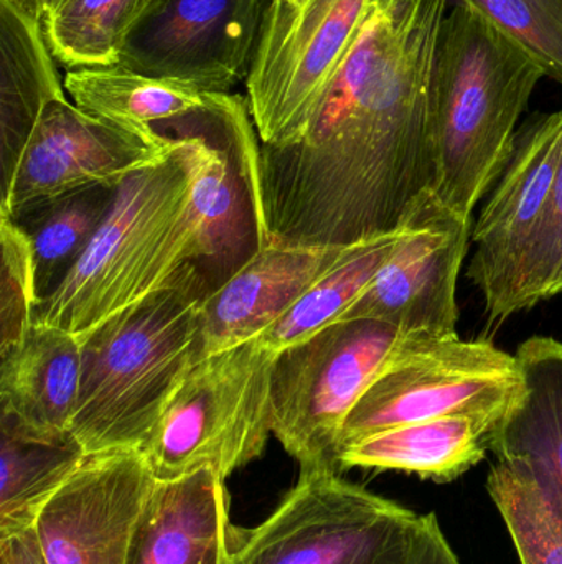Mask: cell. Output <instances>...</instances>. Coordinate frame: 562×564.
Wrapping results in <instances>:
<instances>
[{"label": "cell", "instance_id": "2", "mask_svg": "<svg viewBox=\"0 0 562 564\" xmlns=\"http://www.w3.org/2000/svg\"><path fill=\"white\" fill-rule=\"evenodd\" d=\"M152 128L170 139V151L119 185L88 250L40 299L33 324L85 337L197 261V230L188 205L207 144L181 115Z\"/></svg>", "mask_w": 562, "mask_h": 564}, {"label": "cell", "instance_id": "35", "mask_svg": "<svg viewBox=\"0 0 562 564\" xmlns=\"http://www.w3.org/2000/svg\"><path fill=\"white\" fill-rule=\"evenodd\" d=\"M63 0H49V10H48V13L52 12V10H55L56 7L59 6V3H62ZM48 13H46V15H48Z\"/></svg>", "mask_w": 562, "mask_h": 564}, {"label": "cell", "instance_id": "9", "mask_svg": "<svg viewBox=\"0 0 562 564\" xmlns=\"http://www.w3.org/2000/svg\"><path fill=\"white\" fill-rule=\"evenodd\" d=\"M181 118L207 144L188 212L197 230L195 267L211 294L271 245L261 191V141L243 95H205Z\"/></svg>", "mask_w": 562, "mask_h": 564}, {"label": "cell", "instance_id": "32", "mask_svg": "<svg viewBox=\"0 0 562 564\" xmlns=\"http://www.w3.org/2000/svg\"><path fill=\"white\" fill-rule=\"evenodd\" d=\"M0 564H46L35 529L0 542Z\"/></svg>", "mask_w": 562, "mask_h": 564}, {"label": "cell", "instance_id": "17", "mask_svg": "<svg viewBox=\"0 0 562 564\" xmlns=\"http://www.w3.org/2000/svg\"><path fill=\"white\" fill-rule=\"evenodd\" d=\"M224 482L201 469L155 484L128 564H230L240 529L231 523Z\"/></svg>", "mask_w": 562, "mask_h": 564}, {"label": "cell", "instance_id": "10", "mask_svg": "<svg viewBox=\"0 0 562 564\" xmlns=\"http://www.w3.org/2000/svg\"><path fill=\"white\" fill-rule=\"evenodd\" d=\"M375 0H267L246 98L261 144L299 141Z\"/></svg>", "mask_w": 562, "mask_h": 564}, {"label": "cell", "instance_id": "22", "mask_svg": "<svg viewBox=\"0 0 562 564\" xmlns=\"http://www.w3.org/2000/svg\"><path fill=\"white\" fill-rule=\"evenodd\" d=\"M88 454L68 433H40L0 414V542L35 529Z\"/></svg>", "mask_w": 562, "mask_h": 564}, {"label": "cell", "instance_id": "15", "mask_svg": "<svg viewBox=\"0 0 562 564\" xmlns=\"http://www.w3.org/2000/svg\"><path fill=\"white\" fill-rule=\"evenodd\" d=\"M155 484L141 449L86 456L36 520L46 564H128Z\"/></svg>", "mask_w": 562, "mask_h": 564}, {"label": "cell", "instance_id": "8", "mask_svg": "<svg viewBox=\"0 0 562 564\" xmlns=\"http://www.w3.org/2000/svg\"><path fill=\"white\" fill-rule=\"evenodd\" d=\"M520 387L517 357L492 341L406 337L350 411L339 447L389 427L444 416L477 417L495 430Z\"/></svg>", "mask_w": 562, "mask_h": 564}, {"label": "cell", "instance_id": "31", "mask_svg": "<svg viewBox=\"0 0 562 564\" xmlns=\"http://www.w3.org/2000/svg\"><path fill=\"white\" fill-rule=\"evenodd\" d=\"M405 564H461L434 513L419 517L418 529Z\"/></svg>", "mask_w": 562, "mask_h": 564}, {"label": "cell", "instance_id": "25", "mask_svg": "<svg viewBox=\"0 0 562 564\" xmlns=\"http://www.w3.org/2000/svg\"><path fill=\"white\" fill-rule=\"evenodd\" d=\"M161 0H63L43 19L53 56L66 69L115 66L125 39Z\"/></svg>", "mask_w": 562, "mask_h": 564}, {"label": "cell", "instance_id": "26", "mask_svg": "<svg viewBox=\"0 0 562 564\" xmlns=\"http://www.w3.org/2000/svg\"><path fill=\"white\" fill-rule=\"evenodd\" d=\"M118 187L99 185L58 198L16 220L32 241L36 292L46 297L88 250Z\"/></svg>", "mask_w": 562, "mask_h": 564}, {"label": "cell", "instance_id": "7", "mask_svg": "<svg viewBox=\"0 0 562 564\" xmlns=\"http://www.w3.org/2000/svg\"><path fill=\"white\" fill-rule=\"evenodd\" d=\"M408 335L372 318L340 321L277 354L273 434L302 470L332 467L350 411Z\"/></svg>", "mask_w": 562, "mask_h": 564}, {"label": "cell", "instance_id": "1", "mask_svg": "<svg viewBox=\"0 0 562 564\" xmlns=\"http://www.w3.org/2000/svg\"><path fill=\"white\" fill-rule=\"evenodd\" d=\"M448 0H375L306 134L261 144L271 245L356 247L401 230L438 181L432 63Z\"/></svg>", "mask_w": 562, "mask_h": 564}, {"label": "cell", "instance_id": "4", "mask_svg": "<svg viewBox=\"0 0 562 564\" xmlns=\"http://www.w3.org/2000/svg\"><path fill=\"white\" fill-rule=\"evenodd\" d=\"M543 69L481 13L458 3L445 13L432 63L438 181L434 197L462 218L504 174L521 116Z\"/></svg>", "mask_w": 562, "mask_h": 564}, {"label": "cell", "instance_id": "34", "mask_svg": "<svg viewBox=\"0 0 562 564\" xmlns=\"http://www.w3.org/2000/svg\"><path fill=\"white\" fill-rule=\"evenodd\" d=\"M273 2L283 3V6L293 7V9H297V7H302L307 0H273Z\"/></svg>", "mask_w": 562, "mask_h": 564}, {"label": "cell", "instance_id": "5", "mask_svg": "<svg viewBox=\"0 0 562 564\" xmlns=\"http://www.w3.org/2000/svg\"><path fill=\"white\" fill-rule=\"evenodd\" d=\"M276 358L253 338L194 365L141 449L157 482L201 469L227 480L263 456L273 434Z\"/></svg>", "mask_w": 562, "mask_h": 564}, {"label": "cell", "instance_id": "18", "mask_svg": "<svg viewBox=\"0 0 562 564\" xmlns=\"http://www.w3.org/2000/svg\"><path fill=\"white\" fill-rule=\"evenodd\" d=\"M521 387L491 434L498 463L524 467L562 502V341L535 335L518 347Z\"/></svg>", "mask_w": 562, "mask_h": 564}, {"label": "cell", "instance_id": "20", "mask_svg": "<svg viewBox=\"0 0 562 564\" xmlns=\"http://www.w3.org/2000/svg\"><path fill=\"white\" fill-rule=\"evenodd\" d=\"M81 338L33 324L0 358V414L40 433H68L81 387Z\"/></svg>", "mask_w": 562, "mask_h": 564}, {"label": "cell", "instance_id": "16", "mask_svg": "<svg viewBox=\"0 0 562 564\" xmlns=\"http://www.w3.org/2000/svg\"><path fill=\"white\" fill-rule=\"evenodd\" d=\"M352 248L267 245L205 297L201 358L260 337Z\"/></svg>", "mask_w": 562, "mask_h": 564}, {"label": "cell", "instance_id": "29", "mask_svg": "<svg viewBox=\"0 0 562 564\" xmlns=\"http://www.w3.org/2000/svg\"><path fill=\"white\" fill-rule=\"evenodd\" d=\"M0 358L25 341L38 304L35 261L29 235L0 214Z\"/></svg>", "mask_w": 562, "mask_h": 564}, {"label": "cell", "instance_id": "19", "mask_svg": "<svg viewBox=\"0 0 562 564\" xmlns=\"http://www.w3.org/2000/svg\"><path fill=\"white\" fill-rule=\"evenodd\" d=\"M42 20L0 0V169L9 187L46 106L66 98Z\"/></svg>", "mask_w": 562, "mask_h": 564}, {"label": "cell", "instance_id": "6", "mask_svg": "<svg viewBox=\"0 0 562 564\" xmlns=\"http://www.w3.org/2000/svg\"><path fill=\"white\" fill-rule=\"evenodd\" d=\"M337 470H302L266 522L240 529L230 564H405L421 516Z\"/></svg>", "mask_w": 562, "mask_h": 564}, {"label": "cell", "instance_id": "27", "mask_svg": "<svg viewBox=\"0 0 562 564\" xmlns=\"http://www.w3.org/2000/svg\"><path fill=\"white\" fill-rule=\"evenodd\" d=\"M487 490L521 564H562V502L524 467L498 463Z\"/></svg>", "mask_w": 562, "mask_h": 564}, {"label": "cell", "instance_id": "36", "mask_svg": "<svg viewBox=\"0 0 562 564\" xmlns=\"http://www.w3.org/2000/svg\"><path fill=\"white\" fill-rule=\"evenodd\" d=\"M561 294H562V281H561L560 288H558V291H557V295H561Z\"/></svg>", "mask_w": 562, "mask_h": 564}, {"label": "cell", "instance_id": "33", "mask_svg": "<svg viewBox=\"0 0 562 564\" xmlns=\"http://www.w3.org/2000/svg\"><path fill=\"white\" fill-rule=\"evenodd\" d=\"M16 2H19L26 12L42 20V23L49 10V0H16Z\"/></svg>", "mask_w": 562, "mask_h": 564}, {"label": "cell", "instance_id": "13", "mask_svg": "<svg viewBox=\"0 0 562 564\" xmlns=\"http://www.w3.org/2000/svg\"><path fill=\"white\" fill-rule=\"evenodd\" d=\"M562 149V109L531 116L504 174L472 228L467 278L484 297L488 324L511 317L521 264L543 227Z\"/></svg>", "mask_w": 562, "mask_h": 564}, {"label": "cell", "instance_id": "14", "mask_svg": "<svg viewBox=\"0 0 562 564\" xmlns=\"http://www.w3.org/2000/svg\"><path fill=\"white\" fill-rule=\"evenodd\" d=\"M474 218H462L434 194L418 208L392 257L339 318L385 322L408 337L458 335V282L472 245Z\"/></svg>", "mask_w": 562, "mask_h": 564}, {"label": "cell", "instance_id": "11", "mask_svg": "<svg viewBox=\"0 0 562 564\" xmlns=\"http://www.w3.org/2000/svg\"><path fill=\"white\" fill-rule=\"evenodd\" d=\"M172 141L154 128H129L95 118L68 99L46 106L20 159L0 214L13 221L86 188L119 187L135 172L162 161Z\"/></svg>", "mask_w": 562, "mask_h": 564}, {"label": "cell", "instance_id": "30", "mask_svg": "<svg viewBox=\"0 0 562 564\" xmlns=\"http://www.w3.org/2000/svg\"><path fill=\"white\" fill-rule=\"evenodd\" d=\"M562 281V149L543 227L531 243L515 288L511 317L557 297Z\"/></svg>", "mask_w": 562, "mask_h": 564}, {"label": "cell", "instance_id": "21", "mask_svg": "<svg viewBox=\"0 0 562 564\" xmlns=\"http://www.w3.org/2000/svg\"><path fill=\"white\" fill-rule=\"evenodd\" d=\"M494 427L471 416L401 424L339 447L337 469L399 470L448 484L485 459Z\"/></svg>", "mask_w": 562, "mask_h": 564}, {"label": "cell", "instance_id": "3", "mask_svg": "<svg viewBox=\"0 0 562 564\" xmlns=\"http://www.w3.org/2000/svg\"><path fill=\"white\" fill-rule=\"evenodd\" d=\"M207 295V282L188 263L81 337V387L69 431L88 456L147 443L201 360Z\"/></svg>", "mask_w": 562, "mask_h": 564}, {"label": "cell", "instance_id": "12", "mask_svg": "<svg viewBox=\"0 0 562 564\" xmlns=\"http://www.w3.org/2000/svg\"><path fill=\"white\" fill-rule=\"evenodd\" d=\"M267 0H161L122 45L115 66L224 95L246 82Z\"/></svg>", "mask_w": 562, "mask_h": 564}, {"label": "cell", "instance_id": "24", "mask_svg": "<svg viewBox=\"0 0 562 564\" xmlns=\"http://www.w3.org/2000/svg\"><path fill=\"white\" fill-rule=\"evenodd\" d=\"M405 228L353 247L335 268L257 337L261 344L279 354L339 322L392 257Z\"/></svg>", "mask_w": 562, "mask_h": 564}, {"label": "cell", "instance_id": "28", "mask_svg": "<svg viewBox=\"0 0 562 564\" xmlns=\"http://www.w3.org/2000/svg\"><path fill=\"white\" fill-rule=\"evenodd\" d=\"M507 33L562 85V0H458Z\"/></svg>", "mask_w": 562, "mask_h": 564}, {"label": "cell", "instance_id": "23", "mask_svg": "<svg viewBox=\"0 0 562 564\" xmlns=\"http://www.w3.org/2000/svg\"><path fill=\"white\" fill-rule=\"evenodd\" d=\"M65 89L81 111L129 128H151L191 111L203 93L121 66L68 69Z\"/></svg>", "mask_w": 562, "mask_h": 564}]
</instances>
